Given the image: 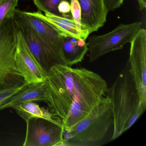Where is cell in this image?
<instances>
[{
  "instance_id": "obj_5",
  "label": "cell",
  "mask_w": 146,
  "mask_h": 146,
  "mask_svg": "<svg viewBox=\"0 0 146 146\" xmlns=\"http://www.w3.org/2000/svg\"><path fill=\"white\" fill-rule=\"evenodd\" d=\"M141 25L139 22L121 24L109 33L90 36L87 42L89 62H94L105 54L122 49L125 44L130 43Z\"/></svg>"
},
{
  "instance_id": "obj_17",
  "label": "cell",
  "mask_w": 146,
  "mask_h": 146,
  "mask_svg": "<svg viewBox=\"0 0 146 146\" xmlns=\"http://www.w3.org/2000/svg\"><path fill=\"white\" fill-rule=\"evenodd\" d=\"M39 11L45 13H48L61 16L58 9V6L63 0H33ZM70 2V0H67Z\"/></svg>"
},
{
  "instance_id": "obj_15",
  "label": "cell",
  "mask_w": 146,
  "mask_h": 146,
  "mask_svg": "<svg viewBox=\"0 0 146 146\" xmlns=\"http://www.w3.org/2000/svg\"><path fill=\"white\" fill-rule=\"evenodd\" d=\"M12 108L14 109L17 113L25 121L32 118L38 117L61 122L60 119L49 111V109L40 108L39 105L33 102L20 103Z\"/></svg>"
},
{
  "instance_id": "obj_2",
  "label": "cell",
  "mask_w": 146,
  "mask_h": 146,
  "mask_svg": "<svg viewBox=\"0 0 146 146\" xmlns=\"http://www.w3.org/2000/svg\"><path fill=\"white\" fill-rule=\"evenodd\" d=\"M106 96L111 101L113 115L111 141L129 130L146 110L128 61L113 85L108 88Z\"/></svg>"
},
{
  "instance_id": "obj_3",
  "label": "cell",
  "mask_w": 146,
  "mask_h": 146,
  "mask_svg": "<svg viewBox=\"0 0 146 146\" xmlns=\"http://www.w3.org/2000/svg\"><path fill=\"white\" fill-rule=\"evenodd\" d=\"M113 123L111 102L106 96L87 117L64 131L62 146L100 145Z\"/></svg>"
},
{
  "instance_id": "obj_21",
  "label": "cell",
  "mask_w": 146,
  "mask_h": 146,
  "mask_svg": "<svg viewBox=\"0 0 146 146\" xmlns=\"http://www.w3.org/2000/svg\"><path fill=\"white\" fill-rule=\"evenodd\" d=\"M108 11L119 8L123 3L124 0H104Z\"/></svg>"
},
{
  "instance_id": "obj_8",
  "label": "cell",
  "mask_w": 146,
  "mask_h": 146,
  "mask_svg": "<svg viewBox=\"0 0 146 146\" xmlns=\"http://www.w3.org/2000/svg\"><path fill=\"white\" fill-rule=\"evenodd\" d=\"M23 12L48 51L54 64L67 66L63 53L62 36L51 25L32 12Z\"/></svg>"
},
{
  "instance_id": "obj_13",
  "label": "cell",
  "mask_w": 146,
  "mask_h": 146,
  "mask_svg": "<svg viewBox=\"0 0 146 146\" xmlns=\"http://www.w3.org/2000/svg\"><path fill=\"white\" fill-rule=\"evenodd\" d=\"M32 13L51 25L61 36H70L84 40L72 17L69 18L67 15L64 17L48 13L44 15L39 11Z\"/></svg>"
},
{
  "instance_id": "obj_20",
  "label": "cell",
  "mask_w": 146,
  "mask_h": 146,
  "mask_svg": "<svg viewBox=\"0 0 146 146\" xmlns=\"http://www.w3.org/2000/svg\"><path fill=\"white\" fill-rule=\"evenodd\" d=\"M58 11L61 16H64L71 12L70 5L67 0H63L58 5Z\"/></svg>"
},
{
  "instance_id": "obj_7",
  "label": "cell",
  "mask_w": 146,
  "mask_h": 146,
  "mask_svg": "<svg viewBox=\"0 0 146 146\" xmlns=\"http://www.w3.org/2000/svg\"><path fill=\"white\" fill-rule=\"evenodd\" d=\"M128 62L143 103L146 104V30L141 28L130 43Z\"/></svg>"
},
{
  "instance_id": "obj_14",
  "label": "cell",
  "mask_w": 146,
  "mask_h": 146,
  "mask_svg": "<svg viewBox=\"0 0 146 146\" xmlns=\"http://www.w3.org/2000/svg\"><path fill=\"white\" fill-rule=\"evenodd\" d=\"M63 51L67 65L72 66L82 62L88 51L86 40L62 36Z\"/></svg>"
},
{
  "instance_id": "obj_12",
  "label": "cell",
  "mask_w": 146,
  "mask_h": 146,
  "mask_svg": "<svg viewBox=\"0 0 146 146\" xmlns=\"http://www.w3.org/2000/svg\"><path fill=\"white\" fill-rule=\"evenodd\" d=\"M48 101L47 90L45 82L30 84L15 94L8 101L0 106V110L12 108L16 105L27 102Z\"/></svg>"
},
{
  "instance_id": "obj_11",
  "label": "cell",
  "mask_w": 146,
  "mask_h": 146,
  "mask_svg": "<svg viewBox=\"0 0 146 146\" xmlns=\"http://www.w3.org/2000/svg\"><path fill=\"white\" fill-rule=\"evenodd\" d=\"M81 9V21L89 34L97 31L106 21L108 11L104 0H78Z\"/></svg>"
},
{
  "instance_id": "obj_4",
  "label": "cell",
  "mask_w": 146,
  "mask_h": 146,
  "mask_svg": "<svg viewBox=\"0 0 146 146\" xmlns=\"http://www.w3.org/2000/svg\"><path fill=\"white\" fill-rule=\"evenodd\" d=\"M19 31L14 13L0 24V90L27 83L15 63Z\"/></svg>"
},
{
  "instance_id": "obj_9",
  "label": "cell",
  "mask_w": 146,
  "mask_h": 146,
  "mask_svg": "<svg viewBox=\"0 0 146 146\" xmlns=\"http://www.w3.org/2000/svg\"><path fill=\"white\" fill-rule=\"evenodd\" d=\"M15 60L17 68L28 84L46 81V72L31 52L19 31L18 34Z\"/></svg>"
},
{
  "instance_id": "obj_18",
  "label": "cell",
  "mask_w": 146,
  "mask_h": 146,
  "mask_svg": "<svg viewBox=\"0 0 146 146\" xmlns=\"http://www.w3.org/2000/svg\"><path fill=\"white\" fill-rule=\"evenodd\" d=\"M19 0H0V24L4 19L14 13Z\"/></svg>"
},
{
  "instance_id": "obj_16",
  "label": "cell",
  "mask_w": 146,
  "mask_h": 146,
  "mask_svg": "<svg viewBox=\"0 0 146 146\" xmlns=\"http://www.w3.org/2000/svg\"><path fill=\"white\" fill-rule=\"evenodd\" d=\"M71 7V13L76 25L81 32L84 39L86 40L90 35L87 30L84 29L81 21V9L78 0H70Z\"/></svg>"
},
{
  "instance_id": "obj_19",
  "label": "cell",
  "mask_w": 146,
  "mask_h": 146,
  "mask_svg": "<svg viewBox=\"0 0 146 146\" xmlns=\"http://www.w3.org/2000/svg\"><path fill=\"white\" fill-rule=\"evenodd\" d=\"M27 84V83L24 84L0 90V106L8 101Z\"/></svg>"
},
{
  "instance_id": "obj_1",
  "label": "cell",
  "mask_w": 146,
  "mask_h": 146,
  "mask_svg": "<svg viewBox=\"0 0 146 146\" xmlns=\"http://www.w3.org/2000/svg\"><path fill=\"white\" fill-rule=\"evenodd\" d=\"M50 111L61 120L64 131L85 118L106 96L107 83L85 68L52 66L45 81Z\"/></svg>"
},
{
  "instance_id": "obj_6",
  "label": "cell",
  "mask_w": 146,
  "mask_h": 146,
  "mask_svg": "<svg viewBox=\"0 0 146 146\" xmlns=\"http://www.w3.org/2000/svg\"><path fill=\"white\" fill-rule=\"evenodd\" d=\"M27 129L24 146H62L64 129L61 122L43 118L26 120Z\"/></svg>"
},
{
  "instance_id": "obj_10",
  "label": "cell",
  "mask_w": 146,
  "mask_h": 146,
  "mask_svg": "<svg viewBox=\"0 0 146 146\" xmlns=\"http://www.w3.org/2000/svg\"><path fill=\"white\" fill-rule=\"evenodd\" d=\"M14 17L19 31L23 36L30 50L40 65L47 73L54 64L48 50L26 19L23 11L15 9Z\"/></svg>"
},
{
  "instance_id": "obj_22",
  "label": "cell",
  "mask_w": 146,
  "mask_h": 146,
  "mask_svg": "<svg viewBox=\"0 0 146 146\" xmlns=\"http://www.w3.org/2000/svg\"><path fill=\"white\" fill-rule=\"evenodd\" d=\"M140 11H143L146 8V0H137Z\"/></svg>"
}]
</instances>
